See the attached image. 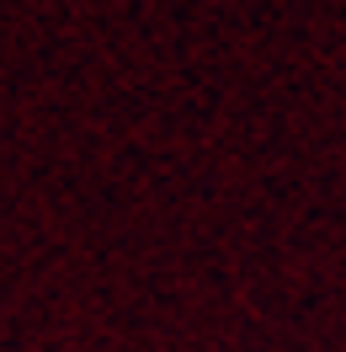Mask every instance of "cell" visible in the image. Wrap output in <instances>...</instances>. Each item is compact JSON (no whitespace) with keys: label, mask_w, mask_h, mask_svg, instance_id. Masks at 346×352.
I'll return each instance as SVG.
<instances>
[]
</instances>
